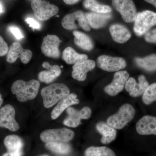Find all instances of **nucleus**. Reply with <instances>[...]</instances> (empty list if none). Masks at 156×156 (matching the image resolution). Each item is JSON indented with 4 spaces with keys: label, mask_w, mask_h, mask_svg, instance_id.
Wrapping results in <instances>:
<instances>
[{
    "label": "nucleus",
    "mask_w": 156,
    "mask_h": 156,
    "mask_svg": "<svg viewBox=\"0 0 156 156\" xmlns=\"http://www.w3.org/2000/svg\"><path fill=\"white\" fill-rule=\"evenodd\" d=\"M40 87V82L37 80H32L25 82L19 80L12 84L11 91L13 94L16 95L17 100L23 102L35 98Z\"/></svg>",
    "instance_id": "f257e3e1"
},
{
    "label": "nucleus",
    "mask_w": 156,
    "mask_h": 156,
    "mask_svg": "<svg viewBox=\"0 0 156 156\" xmlns=\"http://www.w3.org/2000/svg\"><path fill=\"white\" fill-rule=\"evenodd\" d=\"M69 93L68 87L62 83H53L44 87L41 91L44 106L50 108L59 101L67 97Z\"/></svg>",
    "instance_id": "f03ea898"
},
{
    "label": "nucleus",
    "mask_w": 156,
    "mask_h": 156,
    "mask_svg": "<svg viewBox=\"0 0 156 156\" xmlns=\"http://www.w3.org/2000/svg\"><path fill=\"white\" fill-rule=\"evenodd\" d=\"M135 115L134 107L129 104H126L121 107L116 113L109 117L107 123L115 129H122L133 120Z\"/></svg>",
    "instance_id": "7ed1b4c3"
},
{
    "label": "nucleus",
    "mask_w": 156,
    "mask_h": 156,
    "mask_svg": "<svg viewBox=\"0 0 156 156\" xmlns=\"http://www.w3.org/2000/svg\"><path fill=\"white\" fill-rule=\"evenodd\" d=\"M134 30L138 36L147 33L151 27L156 25V13L146 10L139 12L134 20Z\"/></svg>",
    "instance_id": "20e7f679"
},
{
    "label": "nucleus",
    "mask_w": 156,
    "mask_h": 156,
    "mask_svg": "<svg viewBox=\"0 0 156 156\" xmlns=\"http://www.w3.org/2000/svg\"><path fill=\"white\" fill-rule=\"evenodd\" d=\"M35 16L41 21H46L58 14L57 6L45 0H34L31 4Z\"/></svg>",
    "instance_id": "39448f33"
},
{
    "label": "nucleus",
    "mask_w": 156,
    "mask_h": 156,
    "mask_svg": "<svg viewBox=\"0 0 156 156\" xmlns=\"http://www.w3.org/2000/svg\"><path fill=\"white\" fill-rule=\"evenodd\" d=\"M61 24L63 28L68 30H73L79 27L87 31L91 29L86 14L81 11H76L66 15L62 20Z\"/></svg>",
    "instance_id": "423d86ee"
},
{
    "label": "nucleus",
    "mask_w": 156,
    "mask_h": 156,
    "mask_svg": "<svg viewBox=\"0 0 156 156\" xmlns=\"http://www.w3.org/2000/svg\"><path fill=\"white\" fill-rule=\"evenodd\" d=\"M75 133L70 129L65 128L48 129L42 132L40 137L44 142H65L73 138Z\"/></svg>",
    "instance_id": "0eeeda50"
},
{
    "label": "nucleus",
    "mask_w": 156,
    "mask_h": 156,
    "mask_svg": "<svg viewBox=\"0 0 156 156\" xmlns=\"http://www.w3.org/2000/svg\"><path fill=\"white\" fill-rule=\"evenodd\" d=\"M112 2L114 9L120 13L125 22L134 21L137 13L132 0H112Z\"/></svg>",
    "instance_id": "6e6552de"
},
{
    "label": "nucleus",
    "mask_w": 156,
    "mask_h": 156,
    "mask_svg": "<svg viewBox=\"0 0 156 156\" xmlns=\"http://www.w3.org/2000/svg\"><path fill=\"white\" fill-rule=\"evenodd\" d=\"M7 54V61L11 63H14L19 58L23 64H27L30 61L33 56L31 51L23 49L18 42H14L11 45Z\"/></svg>",
    "instance_id": "1a4fd4ad"
},
{
    "label": "nucleus",
    "mask_w": 156,
    "mask_h": 156,
    "mask_svg": "<svg viewBox=\"0 0 156 156\" xmlns=\"http://www.w3.org/2000/svg\"><path fill=\"white\" fill-rule=\"evenodd\" d=\"M61 42L59 38L55 35H47L43 39L41 45L42 53L50 58H59L60 55L59 46Z\"/></svg>",
    "instance_id": "9d476101"
},
{
    "label": "nucleus",
    "mask_w": 156,
    "mask_h": 156,
    "mask_svg": "<svg viewBox=\"0 0 156 156\" xmlns=\"http://www.w3.org/2000/svg\"><path fill=\"white\" fill-rule=\"evenodd\" d=\"M98 67L105 71L118 72L126 67L127 63L124 58L107 55L99 56L97 58Z\"/></svg>",
    "instance_id": "9b49d317"
},
{
    "label": "nucleus",
    "mask_w": 156,
    "mask_h": 156,
    "mask_svg": "<svg viewBox=\"0 0 156 156\" xmlns=\"http://www.w3.org/2000/svg\"><path fill=\"white\" fill-rule=\"evenodd\" d=\"M15 110L14 107L8 104L0 109V127L12 131L19 130L20 126L15 120Z\"/></svg>",
    "instance_id": "f8f14e48"
},
{
    "label": "nucleus",
    "mask_w": 156,
    "mask_h": 156,
    "mask_svg": "<svg viewBox=\"0 0 156 156\" xmlns=\"http://www.w3.org/2000/svg\"><path fill=\"white\" fill-rule=\"evenodd\" d=\"M66 111L68 116L64 120L63 124L65 126L71 128L78 127L81 124V119H89L92 112L91 109L88 107H85L80 111L69 107Z\"/></svg>",
    "instance_id": "ddd939ff"
},
{
    "label": "nucleus",
    "mask_w": 156,
    "mask_h": 156,
    "mask_svg": "<svg viewBox=\"0 0 156 156\" xmlns=\"http://www.w3.org/2000/svg\"><path fill=\"white\" fill-rule=\"evenodd\" d=\"M129 78V73L126 71L117 72L112 83L105 88V92L110 96H115L122 91Z\"/></svg>",
    "instance_id": "4468645a"
},
{
    "label": "nucleus",
    "mask_w": 156,
    "mask_h": 156,
    "mask_svg": "<svg viewBox=\"0 0 156 156\" xmlns=\"http://www.w3.org/2000/svg\"><path fill=\"white\" fill-rule=\"evenodd\" d=\"M148 82L145 76L141 75L138 77V83L134 78H129L126 82L125 88L131 97H137L144 94L149 87Z\"/></svg>",
    "instance_id": "2eb2a0df"
},
{
    "label": "nucleus",
    "mask_w": 156,
    "mask_h": 156,
    "mask_svg": "<svg viewBox=\"0 0 156 156\" xmlns=\"http://www.w3.org/2000/svg\"><path fill=\"white\" fill-rule=\"evenodd\" d=\"M136 131L140 135H156V117L146 115L137 122Z\"/></svg>",
    "instance_id": "dca6fc26"
},
{
    "label": "nucleus",
    "mask_w": 156,
    "mask_h": 156,
    "mask_svg": "<svg viewBox=\"0 0 156 156\" xmlns=\"http://www.w3.org/2000/svg\"><path fill=\"white\" fill-rule=\"evenodd\" d=\"M95 66V62L91 59L76 63L73 66L72 76L75 80L83 81L87 78V73L94 69Z\"/></svg>",
    "instance_id": "f3484780"
},
{
    "label": "nucleus",
    "mask_w": 156,
    "mask_h": 156,
    "mask_svg": "<svg viewBox=\"0 0 156 156\" xmlns=\"http://www.w3.org/2000/svg\"><path fill=\"white\" fill-rule=\"evenodd\" d=\"M80 101L77 98V95L74 93L69 94L67 97L59 101L51 114V119H56L66 109L71 105L78 104Z\"/></svg>",
    "instance_id": "a211bd4d"
},
{
    "label": "nucleus",
    "mask_w": 156,
    "mask_h": 156,
    "mask_svg": "<svg viewBox=\"0 0 156 156\" xmlns=\"http://www.w3.org/2000/svg\"><path fill=\"white\" fill-rule=\"evenodd\" d=\"M109 31L113 40L119 44H124L131 38L130 31L124 26L113 24L110 27Z\"/></svg>",
    "instance_id": "6ab92c4d"
},
{
    "label": "nucleus",
    "mask_w": 156,
    "mask_h": 156,
    "mask_svg": "<svg viewBox=\"0 0 156 156\" xmlns=\"http://www.w3.org/2000/svg\"><path fill=\"white\" fill-rule=\"evenodd\" d=\"M96 128L98 132L102 135L101 141L103 144H108L115 139L117 135L115 129L107 124L99 122L96 124Z\"/></svg>",
    "instance_id": "aec40b11"
},
{
    "label": "nucleus",
    "mask_w": 156,
    "mask_h": 156,
    "mask_svg": "<svg viewBox=\"0 0 156 156\" xmlns=\"http://www.w3.org/2000/svg\"><path fill=\"white\" fill-rule=\"evenodd\" d=\"M89 25L92 28L99 29L106 25L112 17L109 13H88L86 14Z\"/></svg>",
    "instance_id": "412c9836"
},
{
    "label": "nucleus",
    "mask_w": 156,
    "mask_h": 156,
    "mask_svg": "<svg viewBox=\"0 0 156 156\" xmlns=\"http://www.w3.org/2000/svg\"><path fill=\"white\" fill-rule=\"evenodd\" d=\"M62 58L68 64H75L87 60L86 54H79L71 47H67L63 51Z\"/></svg>",
    "instance_id": "4be33fe9"
},
{
    "label": "nucleus",
    "mask_w": 156,
    "mask_h": 156,
    "mask_svg": "<svg viewBox=\"0 0 156 156\" xmlns=\"http://www.w3.org/2000/svg\"><path fill=\"white\" fill-rule=\"evenodd\" d=\"M61 73V70L58 65H50L46 70L42 71L39 73L38 77L41 82L49 83L59 76Z\"/></svg>",
    "instance_id": "5701e85b"
},
{
    "label": "nucleus",
    "mask_w": 156,
    "mask_h": 156,
    "mask_svg": "<svg viewBox=\"0 0 156 156\" xmlns=\"http://www.w3.org/2000/svg\"><path fill=\"white\" fill-rule=\"evenodd\" d=\"M73 34L74 36V42L79 48L88 51L93 49V43L92 39L87 35L78 31H74Z\"/></svg>",
    "instance_id": "b1692460"
},
{
    "label": "nucleus",
    "mask_w": 156,
    "mask_h": 156,
    "mask_svg": "<svg viewBox=\"0 0 156 156\" xmlns=\"http://www.w3.org/2000/svg\"><path fill=\"white\" fill-rule=\"evenodd\" d=\"M135 61L137 66L146 71H156V54H151L143 58H136Z\"/></svg>",
    "instance_id": "393cba45"
},
{
    "label": "nucleus",
    "mask_w": 156,
    "mask_h": 156,
    "mask_svg": "<svg viewBox=\"0 0 156 156\" xmlns=\"http://www.w3.org/2000/svg\"><path fill=\"white\" fill-rule=\"evenodd\" d=\"M4 144L9 151H22L23 142L17 135H9L4 140Z\"/></svg>",
    "instance_id": "a878e982"
},
{
    "label": "nucleus",
    "mask_w": 156,
    "mask_h": 156,
    "mask_svg": "<svg viewBox=\"0 0 156 156\" xmlns=\"http://www.w3.org/2000/svg\"><path fill=\"white\" fill-rule=\"evenodd\" d=\"M83 5L86 9L95 13L107 14L110 13L112 11L109 6L99 4L96 0H85Z\"/></svg>",
    "instance_id": "bb28decb"
},
{
    "label": "nucleus",
    "mask_w": 156,
    "mask_h": 156,
    "mask_svg": "<svg viewBox=\"0 0 156 156\" xmlns=\"http://www.w3.org/2000/svg\"><path fill=\"white\" fill-rule=\"evenodd\" d=\"M85 156H115V154L106 147H91L86 150Z\"/></svg>",
    "instance_id": "cd10ccee"
},
{
    "label": "nucleus",
    "mask_w": 156,
    "mask_h": 156,
    "mask_svg": "<svg viewBox=\"0 0 156 156\" xmlns=\"http://www.w3.org/2000/svg\"><path fill=\"white\" fill-rule=\"evenodd\" d=\"M46 147L51 151L60 154H69L71 150L69 144L65 142L46 143Z\"/></svg>",
    "instance_id": "c85d7f7f"
},
{
    "label": "nucleus",
    "mask_w": 156,
    "mask_h": 156,
    "mask_svg": "<svg viewBox=\"0 0 156 156\" xmlns=\"http://www.w3.org/2000/svg\"><path fill=\"white\" fill-rule=\"evenodd\" d=\"M142 100L146 105L151 104L156 101V83H154L149 86L143 94Z\"/></svg>",
    "instance_id": "c756f323"
},
{
    "label": "nucleus",
    "mask_w": 156,
    "mask_h": 156,
    "mask_svg": "<svg viewBox=\"0 0 156 156\" xmlns=\"http://www.w3.org/2000/svg\"><path fill=\"white\" fill-rule=\"evenodd\" d=\"M145 40L150 43H156V28L149 30L145 34Z\"/></svg>",
    "instance_id": "7c9ffc66"
},
{
    "label": "nucleus",
    "mask_w": 156,
    "mask_h": 156,
    "mask_svg": "<svg viewBox=\"0 0 156 156\" xmlns=\"http://www.w3.org/2000/svg\"><path fill=\"white\" fill-rule=\"evenodd\" d=\"M9 47L6 42L0 36V56H5L8 53Z\"/></svg>",
    "instance_id": "2f4dec72"
},
{
    "label": "nucleus",
    "mask_w": 156,
    "mask_h": 156,
    "mask_svg": "<svg viewBox=\"0 0 156 156\" xmlns=\"http://www.w3.org/2000/svg\"><path fill=\"white\" fill-rule=\"evenodd\" d=\"M9 30L17 40H21L23 38L24 36L18 27L14 26L11 27H9Z\"/></svg>",
    "instance_id": "473e14b6"
},
{
    "label": "nucleus",
    "mask_w": 156,
    "mask_h": 156,
    "mask_svg": "<svg viewBox=\"0 0 156 156\" xmlns=\"http://www.w3.org/2000/svg\"><path fill=\"white\" fill-rule=\"evenodd\" d=\"M25 21L29 25L30 27L33 28L34 29H39L41 28V25L38 22H37L35 20L31 17H28L25 20Z\"/></svg>",
    "instance_id": "72a5a7b5"
},
{
    "label": "nucleus",
    "mask_w": 156,
    "mask_h": 156,
    "mask_svg": "<svg viewBox=\"0 0 156 156\" xmlns=\"http://www.w3.org/2000/svg\"><path fill=\"white\" fill-rule=\"evenodd\" d=\"M22 154V151H8L7 152L4 154L2 156H21Z\"/></svg>",
    "instance_id": "f704fd0d"
},
{
    "label": "nucleus",
    "mask_w": 156,
    "mask_h": 156,
    "mask_svg": "<svg viewBox=\"0 0 156 156\" xmlns=\"http://www.w3.org/2000/svg\"><path fill=\"white\" fill-rule=\"evenodd\" d=\"M65 3L67 5H73L78 2L80 0H63Z\"/></svg>",
    "instance_id": "c9c22d12"
},
{
    "label": "nucleus",
    "mask_w": 156,
    "mask_h": 156,
    "mask_svg": "<svg viewBox=\"0 0 156 156\" xmlns=\"http://www.w3.org/2000/svg\"><path fill=\"white\" fill-rule=\"evenodd\" d=\"M147 2L151 4L156 8V0H144Z\"/></svg>",
    "instance_id": "e433bc0d"
},
{
    "label": "nucleus",
    "mask_w": 156,
    "mask_h": 156,
    "mask_svg": "<svg viewBox=\"0 0 156 156\" xmlns=\"http://www.w3.org/2000/svg\"><path fill=\"white\" fill-rule=\"evenodd\" d=\"M5 11V9H4V6L2 1L0 0V14L4 13Z\"/></svg>",
    "instance_id": "4c0bfd02"
},
{
    "label": "nucleus",
    "mask_w": 156,
    "mask_h": 156,
    "mask_svg": "<svg viewBox=\"0 0 156 156\" xmlns=\"http://www.w3.org/2000/svg\"><path fill=\"white\" fill-rule=\"evenodd\" d=\"M3 103V99L2 98V95H1V93H0V108L2 106V105Z\"/></svg>",
    "instance_id": "58836bf2"
},
{
    "label": "nucleus",
    "mask_w": 156,
    "mask_h": 156,
    "mask_svg": "<svg viewBox=\"0 0 156 156\" xmlns=\"http://www.w3.org/2000/svg\"><path fill=\"white\" fill-rule=\"evenodd\" d=\"M48 156L44 155V156Z\"/></svg>",
    "instance_id": "ea45409f"
}]
</instances>
